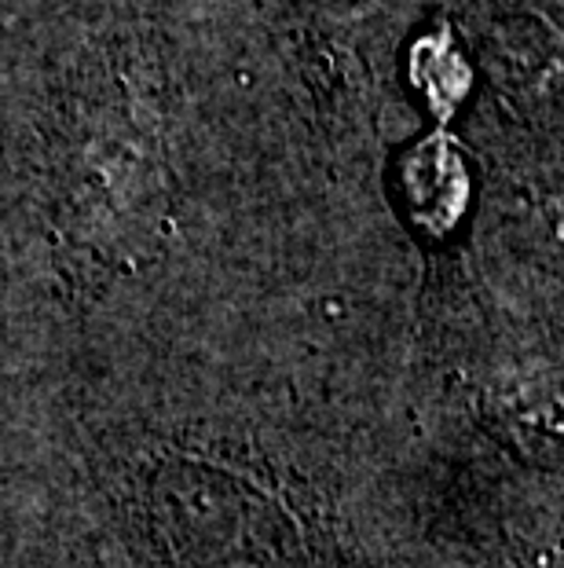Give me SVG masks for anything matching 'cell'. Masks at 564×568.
Listing matches in <instances>:
<instances>
[{
    "instance_id": "1",
    "label": "cell",
    "mask_w": 564,
    "mask_h": 568,
    "mask_svg": "<svg viewBox=\"0 0 564 568\" xmlns=\"http://www.w3.org/2000/svg\"><path fill=\"white\" fill-rule=\"evenodd\" d=\"M158 514L195 568H308L290 517L235 477L195 469L162 488Z\"/></svg>"
}]
</instances>
